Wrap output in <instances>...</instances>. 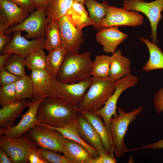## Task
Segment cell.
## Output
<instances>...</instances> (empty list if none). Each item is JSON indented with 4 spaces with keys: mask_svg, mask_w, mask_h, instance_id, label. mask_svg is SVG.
Here are the masks:
<instances>
[{
    "mask_svg": "<svg viewBox=\"0 0 163 163\" xmlns=\"http://www.w3.org/2000/svg\"><path fill=\"white\" fill-rule=\"evenodd\" d=\"M110 63V56L105 55L96 56L93 61L92 76L99 78L109 76Z\"/></svg>",
    "mask_w": 163,
    "mask_h": 163,
    "instance_id": "obj_31",
    "label": "cell"
},
{
    "mask_svg": "<svg viewBox=\"0 0 163 163\" xmlns=\"http://www.w3.org/2000/svg\"><path fill=\"white\" fill-rule=\"evenodd\" d=\"M75 1L78 2H81L84 3L85 0H75Z\"/></svg>",
    "mask_w": 163,
    "mask_h": 163,
    "instance_id": "obj_46",
    "label": "cell"
},
{
    "mask_svg": "<svg viewBox=\"0 0 163 163\" xmlns=\"http://www.w3.org/2000/svg\"><path fill=\"white\" fill-rule=\"evenodd\" d=\"M11 37L6 36L4 33H0V52L3 48L10 42Z\"/></svg>",
    "mask_w": 163,
    "mask_h": 163,
    "instance_id": "obj_42",
    "label": "cell"
},
{
    "mask_svg": "<svg viewBox=\"0 0 163 163\" xmlns=\"http://www.w3.org/2000/svg\"><path fill=\"white\" fill-rule=\"evenodd\" d=\"M37 150L41 157L48 163H71L63 155H60L56 152L38 146Z\"/></svg>",
    "mask_w": 163,
    "mask_h": 163,
    "instance_id": "obj_35",
    "label": "cell"
},
{
    "mask_svg": "<svg viewBox=\"0 0 163 163\" xmlns=\"http://www.w3.org/2000/svg\"><path fill=\"white\" fill-rule=\"evenodd\" d=\"M147 47L149 57L147 62L143 66L142 70L149 72L153 70L163 69V52L156 43L151 42L147 39L140 38Z\"/></svg>",
    "mask_w": 163,
    "mask_h": 163,
    "instance_id": "obj_24",
    "label": "cell"
},
{
    "mask_svg": "<svg viewBox=\"0 0 163 163\" xmlns=\"http://www.w3.org/2000/svg\"><path fill=\"white\" fill-rule=\"evenodd\" d=\"M50 0H34L35 9H37L44 6H46Z\"/></svg>",
    "mask_w": 163,
    "mask_h": 163,
    "instance_id": "obj_44",
    "label": "cell"
},
{
    "mask_svg": "<svg viewBox=\"0 0 163 163\" xmlns=\"http://www.w3.org/2000/svg\"><path fill=\"white\" fill-rule=\"evenodd\" d=\"M93 78L88 91L77 108L79 112H93L101 109L115 90L116 80L111 77Z\"/></svg>",
    "mask_w": 163,
    "mask_h": 163,
    "instance_id": "obj_3",
    "label": "cell"
},
{
    "mask_svg": "<svg viewBox=\"0 0 163 163\" xmlns=\"http://www.w3.org/2000/svg\"><path fill=\"white\" fill-rule=\"evenodd\" d=\"M46 97L37 101L31 102L28 110L21 116L20 122L15 126H8L6 129L0 128V135L3 134L5 136L11 138H19L36 125L39 123L37 119L38 107Z\"/></svg>",
    "mask_w": 163,
    "mask_h": 163,
    "instance_id": "obj_12",
    "label": "cell"
},
{
    "mask_svg": "<svg viewBox=\"0 0 163 163\" xmlns=\"http://www.w3.org/2000/svg\"><path fill=\"white\" fill-rule=\"evenodd\" d=\"M138 77L131 73L118 80H116L115 91L101 109L93 112L100 116L103 120L106 126L110 129V119L112 116L117 117V104L122 93L126 90L135 86L137 84Z\"/></svg>",
    "mask_w": 163,
    "mask_h": 163,
    "instance_id": "obj_9",
    "label": "cell"
},
{
    "mask_svg": "<svg viewBox=\"0 0 163 163\" xmlns=\"http://www.w3.org/2000/svg\"><path fill=\"white\" fill-rule=\"evenodd\" d=\"M46 6L34 11L21 23L10 27L4 31L8 34L16 31H24L27 39H37L45 36L46 27L49 22L46 14Z\"/></svg>",
    "mask_w": 163,
    "mask_h": 163,
    "instance_id": "obj_8",
    "label": "cell"
},
{
    "mask_svg": "<svg viewBox=\"0 0 163 163\" xmlns=\"http://www.w3.org/2000/svg\"><path fill=\"white\" fill-rule=\"evenodd\" d=\"M63 46L49 52L46 56V70L53 77L56 78L65 57L68 52Z\"/></svg>",
    "mask_w": 163,
    "mask_h": 163,
    "instance_id": "obj_27",
    "label": "cell"
},
{
    "mask_svg": "<svg viewBox=\"0 0 163 163\" xmlns=\"http://www.w3.org/2000/svg\"><path fill=\"white\" fill-rule=\"evenodd\" d=\"M78 131L81 138L95 148L99 155L109 154L104 147L101 137L94 127L80 113L78 117Z\"/></svg>",
    "mask_w": 163,
    "mask_h": 163,
    "instance_id": "obj_16",
    "label": "cell"
},
{
    "mask_svg": "<svg viewBox=\"0 0 163 163\" xmlns=\"http://www.w3.org/2000/svg\"><path fill=\"white\" fill-rule=\"evenodd\" d=\"M123 8L127 11L140 12L145 15L150 21L151 28V37L153 42L157 43V28L162 18L163 0H156L146 2L144 0H130L124 1Z\"/></svg>",
    "mask_w": 163,
    "mask_h": 163,
    "instance_id": "obj_7",
    "label": "cell"
},
{
    "mask_svg": "<svg viewBox=\"0 0 163 163\" xmlns=\"http://www.w3.org/2000/svg\"><path fill=\"white\" fill-rule=\"evenodd\" d=\"M80 113L94 127L101 137L104 147L109 154L114 156L110 131L104 125L102 117L94 112H81Z\"/></svg>",
    "mask_w": 163,
    "mask_h": 163,
    "instance_id": "obj_18",
    "label": "cell"
},
{
    "mask_svg": "<svg viewBox=\"0 0 163 163\" xmlns=\"http://www.w3.org/2000/svg\"><path fill=\"white\" fill-rule=\"evenodd\" d=\"M78 108L65 100L56 97H45L37 112L38 123L56 127H63L77 118Z\"/></svg>",
    "mask_w": 163,
    "mask_h": 163,
    "instance_id": "obj_1",
    "label": "cell"
},
{
    "mask_svg": "<svg viewBox=\"0 0 163 163\" xmlns=\"http://www.w3.org/2000/svg\"><path fill=\"white\" fill-rule=\"evenodd\" d=\"M30 77L33 86L32 101H37L47 97L52 76L45 69H37L31 71Z\"/></svg>",
    "mask_w": 163,
    "mask_h": 163,
    "instance_id": "obj_17",
    "label": "cell"
},
{
    "mask_svg": "<svg viewBox=\"0 0 163 163\" xmlns=\"http://www.w3.org/2000/svg\"><path fill=\"white\" fill-rule=\"evenodd\" d=\"M15 83L16 100L31 98L33 86L30 76L26 75L20 78Z\"/></svg>",
    "mask_w": 163,
    "mask_h": 163,
    "instance_id": "obj_32",
    "label": "cell"
},
{
    "mask_svg": "<svg viewBox=\"0 0 163 163\" xmlns=\"http://www.w3.org/2000/svg\"><path fill=\"white\" fill-rule=\"evenodd\" d=\"M93 78L91 76L78 82L66 83L61 82L52 76L47 97L62 99L78 108L82 101Z\"/></svg>",
    "mask_w": 163,
    "mask_h": 163,
    "instance_id": "obj_5",
    "label": "cell"
},
{
    "mask_svg": "<svg viewBox=\"0 0 163 163\" xmlns=\"http://www.w3.org/2000/svg\"><path fill=\"white\" fill-rule=\"evenodd\" d=\"M124 0V1H129V0Z\"/></svg>",
    "mask_w": 163,
    "mask_h": 163,
    "instance_id": "obj_47",
    "label": "cell"
},
{
    "mask_svg": "<svg viewBox=\"0 0 163 163\" xmlns=\"http://www.w3.org/2000/svg\"><path fill=\"white\" fill-rule=\"evenodd\" d=\"M89 52L79 54L68 52L58 73L59 82L73 83L86 80L92 76L93 61Z\"/></svg>",
    "mask_w": 163,
    "mask_h": 163,
    "instance_id": "obj_2",
    "label": "cell"
},
{
    "mask_svg": "<svg viewBox=\"0 0 163 163\" xmlns=\"http://www.w3.org/2000/svg\"><path fill=\"white\" fill-rule=\"evenodd\" d=\"M35 145L29 139L26 134L18 139L0 135V147L5 150L12 163H29L28 157Z\"/></svg>",
    "mask_w": 163,
    "mask_h": 163,
    "instance_id": "obj_11",
    "label": "cell"
},
{
    "mask_svg": "<svg viewBox=\"0 0 163 163\" xmlns=\"http://www.w3.org/2000/svg\"><path fill=\"white\" fill-rule=\"evenodd\" d=\"M31 102L25 99L16 100L2 107L0 110V126H12L16 119L25 108L28 107Z\"/></svg>",
    "mask_w": 163,
    "mask_h": 163,
    "instance_id": "obj_20",
    "label": "cell"
},
{
    "mask_svg": "<svg viewBox=\"0 0 163 163\" xmlns=\"http://www.w3.org/2000/svg\"><path fill=\"white\" fill-rule=\"evenodd\" d=\"M153 102L155 110L157 113L163 111V87L159 89L155 94Z\"/></svg>",
    "mask_w": 163,
    "mask_h": 163,
    "instance_id": "obj_37",
    "label": "cell"
},
{
    "mask_svg": "<svg viewBox=\"0 0 163 163\" xmlns=\"http://www.w3.org/2000/svg\"><path fill=\"white\" fill-rule=\"evenodd\" d=\"M78 117L73 121L63 127L52 126L45 123H39L37 125L46 126L59 132L66 138L78 142L83 145L88 150L93 158L99 156L97 150L85 142L80 136L78 131Z\"/></svg>",
    "mask_w": 163,
    "mask_h": 163,
    "instance_id": "obj_22",
    "label": "cell"
},
{
    "mask_svg": "<svg viewBox=\"0 0 163 163\" xmlns=\"http://www.w3.org/2000/svg\"><path fill=\"white\" fill-rule=\"evenodd\" d=\"M128 36L127 34L119 30L118 26H113L101 28L95 37L97 42L103 46L104 52L113 54Z\"/></svg>",
    "mask_w": 163,
    "mask_h": 163,
    "instance_id": "obj_15",
    "label": "cell"
},
{
    "mask_svg": "<svg viewBox=\"0 0 163 163\" xmlns=\"http://www.w3.org/2000/svg\"><path fill=\"white\" fill-rule=\"evenodd\" d=\"M84 4L74 1L66 15L73 25L81 29L87 26H94V24L85 9Z\"/></svg>",
    "mask_w": 163,
    "mask_h": 163,
    "instance_id": "obj_23",
    "label": "cell"
},
{
    "mask_svg": "<svg viewBox=\"0 0 163 163\" xmlns=\"http://www.w3.org/2000/svg\"><path fill=\"white\" fill-rule=\"evenodd\" d=\"M45 35L44 49L49 52L62 46L58 21H50L45 29Z\"/></svg>",
    "mask_w": 163,
    "mask_h": 163,
    "instance_id": "obj_28",
    "label": "cell"
},
{
    "mask_svg": "<svg viewBox=\"0 0 163 163\" xmlns=\"http://www.w3.org/2000/svg\"><path fill=\"white\" fill-rule=\"evenodd\" d=\"M108 3L106 1L100 3L95 0H85L84 4L88 8L90 18L96 28H99L101 22L107 14Z\"/></svg>",
    "mask_w": 163,
    "mask_h": 163,
    "instance_id": "obj_29",
    "label": "cell"
},
{
    "mask_svg": "<svg viewBox=\"0 0 163 163\" xmlns=\"http://www.w3.org/2000/svg\"><path fill=\"white\" fill-rule=\"evenodd\" d=\"M142 106L135 108L131 111L126 112L121 107H117L118 115L117 117L110 119V130L112 141L114 156L117 158L121 157L128 152L124 138L130 123L135 120L136 116L143 109Z\"/></svg>",
    "mask_w": 163,
    "mask_h": 163,
    "instance_id": "obj_4",
    "label": "cell"
},
{
    "mask_svg": "<svg viewBox=\"0 0 163 163\" xmlns=\"http://www.w3.org/2000/svg\"><path fill=\"white\" fill-rule=\"evenodd\" d=\"M11 53H4L0 55V68L3 67L6 60Z\"/></svg>",
    "mask_w": 163,
    "mask_h": 163,
    "instance_id": "obj_45",
    "label": "cell"
},
{
    "mask_svg": "<svg viewBox=\"0 0 163 163\" xmlns=\"http://www.w3.org/2000/svg\"><path fill=\"white\" fill-rule=\"evenodd\" d=\"M110 59L109 76L116 80L131 74V61L129 58L122 55L120 50H116Z\"/></svg>",
    "mask_w": 163,
    "mask_h": 163,
    "instance_id": "obj_21",
    "label": "cell"
},
{
    "mask_svg": "<svg viewBox=\"0 0 163 163\" xmlns=\"http://www.w3.org/2000/svg\"><path fill=\"white\" fill-rule=\"evenodd\" d=\"M0 7L4 11L10 27L21 23L30 14L25 10L9 0H0Z\"/></svg>",
    "mask_w": 163,
    "mask_h": 163,
    "instance_id": "obj_25",
    "label": "cell"
},
{
    "mask_svg": "<svg viewBox=\"0 0 163 163\" xmlns=\"http://www.w3.org/2000/svg\"><path fill=\"white\" fill-rule=\"evenodd\" d=\"M75 0H50L46 6V14L49 21H58L66 15Z\"/></svg>",
    "mask_w": 163,
    "mask_h": 163,
    "instance_id": "obj_26",
    "label": "cell"
},
{
    "mask_svg": "<svg viewBox=\"0 0 163 163\" xmlns=\"http://www.w3.org/2000/svg\"><path fill=\"white\" fill-rule=\"evenodd\" d=\"M117 160L114 156L103 154L93 158L91 163H116Z\"/></svg>",
    "mask_w": 163,
    "mask_h": 163,
    "instance_id": "obj_40",
    "label": "cell"
},
{
    "mask_svg": "<svg viewBox=\"0 0 163 163\" xmlns=\"http://www.w3.org/2000/svg\"><path fill=\"white\" fill-rule=\"evenodd\" d=\"M0 163H12V162L5 150L0 148Z\"/></svg>",
    "mask_w": 163,
    "mask_h": 163,
    "instance_id": "obj_43",
    "label": "cell"
},
{
    "mask_svg": "<svg viewBox=\"0 0 163 163\" xmlns=\"http://www.w3.org/2000/svg\"><path fill=\"white\" fill-rule=\"evenodd\" d=\"M37 146L35 144L30 150L28 157L29 162L30 163H48L47 162L42 158L38 154L37 150Z\"/></svg>",
    "mask_w": 163,
    "mask_h": 163,
    "instance_id": "obj_39",
    "label": "cell"
},
{
    "mask_svg": "<svg viewBox=\"0 0 163 163\" xmlns=\"http://www.w3.org/2000/svg\"><path fill=\"white\" fill-rule=\"evenodd\" d=\"M20 78L9 72L3 67L0 68L1 86L15 83Z\"/></svg>",
    "mask_w": 163,
    "mask_h": 163,
    "instance_id": "obj_36",
    "label": "cell"
},
{
    "mask_svg": "<svg viewBox=\"0 0 163 163\" xmlns=\"http://www.w3.org/2000/svg\"><path fill=\"white\" fill-rule=\"evenodd\" d=\"M58 21L62 46L69 52L79 53L84 40L82 29L73 25L66 15Z\"/></svg>",
    "mask_w": 163,
    "mask_h": 163,
    "instance_id": "obj_14",
    "label": "cell"
},
{
    "mask_svg": "<svg viewBox=\"0 0 163 163\" xmlns=\"http://www.w3.org/2000/svg\"><path fill=\"white\" fill-rule=\"evenodd\" d=\"M10 27L9 23L5 12L0 7V33H4V31Z\"/></svg>",
    "mask_w": 163,
    "mask_h": 163,
    "instance_id": "obj_41",
    "label": "cell"
},
{
    "mask_svg": "<svg viewBox=\"0 0 163 163\" xmlns=\"http://www.w3.org/2000/svg\"><path fill=\"white\" fill-rule=\"evenodd\" d=\"M15 83H13L0 88V104L3 107L16 101Z\"/></svg>",
    "mask_w": 163,
    "mask_h": 163,
    "instance_id": "obj_34",
    "label": "cell"
},
{
    "mask_svg": "<svg viewBox=\"0 0 163 163\" xmlns=\"http://www.w3.org/2000/svg\"><path fill=\"white\" fill-rule=\"evenodd\" d=\"M26 134L38 147L62 152L66 138L59 132L46 126L37 125Z\"/></svg>",
    "mask_w": 163,
    "mask_h": 163,
    "instance_id": "obj_6",
    "label": "cell"
},
{
    "mask_svg": "<svg viewBox=\"0 0 163 163\" xmlns=\"http://www.w3.org/2000/svg\"><path fill=\"white\" fill-rule=\"evenodd\" d=\"M46 56L43 50L35 51L26 56L25 66L30 71L46 69Z\"/></svg>",
    "mask_w": 163,
    "mask_h": 163,
    "instance_id": "obj_33",
    "label": "cell"
},
{
    "mask_svg": "<svg viewBox=\"0 0 163 163\" xmlns=\"http://www.w3.org/2000/svg\"><path fill=\"white\" fill-rule=\"evenodd\" d=\"M25 10L30 13L35 9L34 0H9Z\"/></svg>",
    "mask_w": 163,
    "mask_h": 163,
    "instance_id": "obj_38",
    "label": "cell"
},
{
    "mask_svg": "<svg viewBox=\"0 0 163 163\" xmlns=\"http://www.w3.org/2000/svg\"><path fill=\"white\" fill-rule=\"evenodd\" d=\"M25 57L11 54L6 60L3 67L19 77L24 76L26 75L25 70Z\"/></svg>",
    "mask_w": 163,
    "mask_h": 163,
    "instance_id": "obj_30",
    "label": "cell"
},
{
    "mask_svg": "<svg viewBox=\"0 0 163 163\" xmlns=\"http://www.w3.org/2000/svg\"><path fill=\"white\" fill-rule=\"evenodd\" d=\"M21 31L13 32L11 41L3 48L1 53H10L26 56L34 51L44 49L45 36L30 40L22 36Z\"/></svg>",
    "mask_w": 163,
    "mask_h": 163,
    "instance_id": "obj_13",
    "label": "cell"
},
{
    "mask_svg": "<svg viewBox=\"0 0 163 163\" xmlns=\"http://www.w3.org/2000/svg\"><path fill=\"white\" fill-rule=\"evenodd\" d=\"M144 17L139 12L109 5L107 14L101 22L99 28L113 26L136 27L143 24Z\"/></svg>",
    "mask_w": 163,
    "mask_h": 163,
    "instance_id": "obj_10",
    "label": "cell"
},
{
    "mask_svg": "<svg viewBox=\"0 0 163 163\" xmlns=\"http://www.w3.org/2000/svg\"><path fill=\"white\" fill-rule=\"evenodd\" d=\"M62 153L71 163H91L93 158L80 143L66 138Z\"/></svg>",
    "mask_w": 163,
    "mask_h": 163,
    "instance_id": "obj_19",
    "label": "cell"
}]
</instances>
